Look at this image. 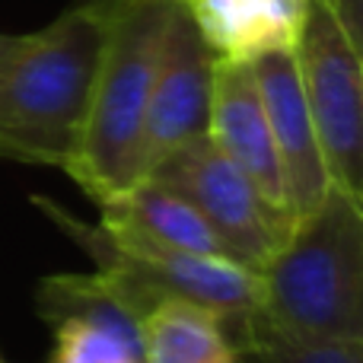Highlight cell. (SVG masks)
Returning a JSON list of instances; mask_svg holds the SVG:
<instances>
[{
    "label": "cell",
    "mask_w": 363,
    "mask_h": 363,
    "mask_svg": "<svg viewBox=\"0 0 363 363\" xmlns=\"http://www.w3.org/2000/svg\"><path fill=\"white\" fill-rule=\"evenodd\" d=\"M258 313L236 335L303 341L363 338V211L328 188L258 271Z\"/></svg>",
    "instance_id": "7a4b0ae2"
},
{
    "label": "cell",
    "mask_w": 363,
    "mask_h": 363,
    "mask_svg": "<svg viewBox=\"0 0 363 363\" xmlns=\"http://www.w3.org/2000/svg\"><path fill=\"white\" fill-rule=\"evenodd\" d=\"M239 363H363V338L303 341L252 335L239 345Z\"/></svg>",
    "instance_id": "5bb4252c"
},
{
    "label": "cell",
    "mask_w": 363,
    "mask_h": 363,
    "mask_svg": "<svg viewBox=\"0 0 363 363\" xmlns=\"http://www.w3.org/2000/svg\"><path fill=\"white\" fill-rule=\"evenodd\" d=\"M0 363H4V360H0Z\"/></svg>",
    "instance_id": "e0dca14e"
},
{
    "label": "cell",
    "mask_w": 363,
    "mask_h": 363,
    "mask_svg": "<svg viewBox=\"0 0 363 363\" xmlns=\"http://www.w3.org/2000/svg\"><path fill=\"white\" fill-rule=\"evenodd\" d=\"M38 315L55 328L48 363H144V322L96 271L45 277Z\"/></svg>",
    "instance_id": "ba28073f"
},
{
    "label": "cell",
    "mask_w": 363,
    "mask_h": 363,
    "mask_svg": "<svg viewBox=\"0 0 363 363\" xmlns=\"http://www.w3.org/2000/svg\"><path fill=\"white\" fill-rule=\"evenodd\" d=\"M144 363H239V347L211 309L160 303L144 319Z\"/></svg>",
    "instance_id": "4fadbf2b"
},
{
    "label": "cell",
    "mask_w": 363,
    "mask_h": 363,
    "mask_svg": "<svg viewBox=\"0 0 363 363\" xmlns=\"http://www.w3.org/2000/svg\"><path fill=\"white\" fill-rule=\"evenodd\" d=\"M328 6L335 10L338 23L345 26L347 38H351L354 48L363 57V0H328Z\"/></svg>",
    "instance_id": "9a60e30c"
},
{
    "label": "cell",
    "mask_w": 363,
    "mask_h": 363,
    "mask_svg": "<svg viewBox=\"0 0 363 363\" xmlns=\"http://www.w3.org/2000/svg\"><path fill=\"white\" fill-rule=\"evenodd\" d=\"M147 179L182 194L255 274L294 226V220L277 213L207 134L176 150Z\"/></svg>",
    "instance_id": "8992f818"
},
{
    "label": "cell",
    "mask_w": 363,
    "mask_h": 363,
    "mask_svg": "<svg viewBox=\"0 0 363 363\" xmlns=\"http://www.w3.org/2000/svg\"><path fill=\"white\" fill-rule=\"evenodd\" d=\"M112 0H74L55 23L29 32L0 70V157L67 172L89 115Z\"/></svg>",
    "instance_id": "6da1fadb"
},
{
    "label": "cell",
    "mask_w": 363,
    "mask_h": 363,
    "mask_svg": "<svg viewBox=\"0 0 363 363\" xmlns=\"http://www.w3.org/2000/svg\"><path fill=\"white\" fill-rule=\"evenodd\" d=\"M35 201L93 258L96 274L140 322L160 303H191V306L211 309L213 315L226 322L233 338L255 319L262 287H258V274L245 264L125 242V239L108 236L99 223L89 226L83 220L70 217L55 201Z\"/></svg>",
    "instance_id": "277c9868"
},
{
    "label": "cell",
    "mask_w": 363,
    "mask_h": 363,
    "mask_svg": "<svg viewBox=\"0 0 363 363\" xmlns=\"http://www.w3.org/2000/svg\"><path fill=\"white\" fill-rule=\"evenodd\" d=\"M213 61L255 64L296 51L313 0H179Z\"/></svg>",
    "instance_id": "8fae6325"
},
{
    "label": "cell",
    "mask_w": 363,
    "mask_h": 363,
    "mask_svg": "<svg viewBox=\"0 0 363 363\" xmlns=\"http://www.w3.org/2000/svg\"><path fill=\"white\" fill-rule=\"evenodd\" d=\"M207 138L223 150V157L258 188V194L277 213L294 220L287 204V191H284L274 138H271V125L268 115H264L252 64L213 61Z\"/></svg>",
    "instance_id": "30bf717a"
},
{
    "label": "cell",
    "mask_w": 363,
    "mask_h": 363,
    "mask_svg": "<svg viewBox=\"0 0 363 363\" xmlns=\"http://www.w3.org/2000/svg\"><path fill=\"white\" fill-rule=\"evenodd\" d=\"M296 64L328 182L363 211V57L328 0H313Z\"/></svg>",
    "instance_id": "5b68a950"
},
{
    "label": "cell",
    "mask_w": 363,
    "mask_h": 363,
    "mask_svg": "<svg viewBox=\"0 0 363 363\" xmlns=\"http://www.w3.org/2000/svg\"><path fill=\"white\" fill-rule=\"evenodd\" d=\"M176 0H112L83 140L67 176L96 207L140 182V138Z\"/></svg>",
    "instance_id": "3957f363"
},
{
    "label": "cell",
    "mask_w": 363,
    "mask_h": 363,
    "mask_svg": "<svg viewBox=\"0 0 363 363\" xmlns=\"http://www.w3.org/2000/svg\"><path fill=\"white\" fill-rule=\"evenodd\" d=\"M211 86H213V55L176 0L144 115L140 179H147L157 166H163L185 144L207 134Z\"/></svg>",
    "instance_id": "52a82bcc"
},
{
    "label": "cell",
    "mask_w": 363,
    "mask_h": 363,
    "mask_svg": "<svg viewBox=\"0 0 363 363\" xmlns=\"http://www.w3.org/2000/svg\"><path fill=\"white\" fill-rule=\"evenodd\" d=\"M26 38H29V35H6V32H0V70H4L6 64H10L13 57L23 51Z\"/></svg>",
    "instance_id": "2e32d148"
},
{
    "label": "cell",
    "mask_w": 363,
    "mask_h": 363,
    "mask_svg": "<svg viewBox=\"0 0 363 363\" xmlns=\"http://www.w3.org/2000/svg\"><path fill=\"white\" fill-rule=\"evenodd\" d=\"M252 74H255L258 93H262L277 163H281L284 191H287V204L296 223L309 211H315L325 191L332 188L313 131V118H309L296 51L262 57L252 64Z\"/></svg>",
    "instance_id": "9c48e42d"
},
{
    "label": "cell",
    "mask_w": 363,
    "mask_h": 363,
    "mask_svg": "<svg viewBox=\"0 0 363 363\" xmlns=\"http://www.w3.org/2000/svg\"><path fill=\"white\" fill-rule=\"evenodd\" d=\"M99 226L108 236L125 239V242L153 245V249L179 252V255L239 262L213 233V226L182 194L169 191L153 179H140L118 198L99 204Z\"/></svg>",
    "instance_id": "7c38bea8"
}]
</instances>
